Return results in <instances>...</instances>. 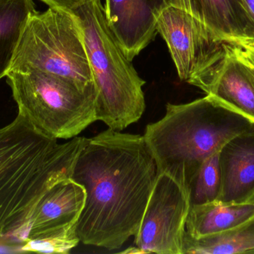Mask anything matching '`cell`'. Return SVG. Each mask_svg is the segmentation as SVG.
<instances>
[{"instance_id":"obj_1","label":"cell","mask_w":254,"mask_h":254,"mask_svg":"<svg viewBox=\"0 0 254 254\" xmlns=\"http://www.w3.org/2000/svg\"><path fill=\"white\" fill-rule=\"evenodd\" d=\"M158 174L143 136L109 128L86 138L71 175L86 193L80 243L116 250L134 237Z\"/></svg>"},{"instance_id":"obj_2","label":"cell","mask_w":254,"mask_h":254,"mask_svg":"<svg viewBox=\"0 0 254 254\" xmlns=\"http://www.w3.org/2000/svg\"><path fill=\"white\" fill-rule=\"evenodd\" d=\"M86 140L58 143L19 114L0 128V243L22 244L36 206L52 186L71 177Z\"/></svg>"},{"instance_id":"obj_3","label":"cell","mask_w":254,"mask_h":254,"mask_svg":"<svg viewBox=\"0 0 254 254\" xmlns=\"http://www.w3.org/2000/svg\"><path fill=\"white\" fill-rule=\"evenodd\" d=\"M254 121L210 95L185 104L168 103L158 122L146 125L145 142L158 174L173 177L188 193L203 163Z\"/></svg>"},{"instance_id":"obj_4","label":"cell","mask_w":254,"mask_h":254,"mask_svg":"<svg viewBox=\"0 0 254 254\" xmlns=\"http://www.w3.org/2000/svg\"><path fill=\"white\" fill-rule=\"evenodd\" d=\"M73 13L81 26L96 89L97 121L110 129L123 131L144 113L146 82L112 32L101 0H92Z\"/></svg>"},{"instance_id":"obj_5","label":"cell","mask_w":254,"mask_h":254,"mask_svg":"<svg viewBox=\"0 0 254 254\" xmlns=\"http://www.w3.org/2000/svg\"><path fill=\"white\" fill-rule=\"evenodd\" d=\"M5 78L18 114L51 138L71 140L97 121L94 83L31 67L9 70Z\"/></svg>"},{"instance_id":"obj_6","label":"cell","mask_w":254,"mask_h":254,"mask_svg":"<svg viewBox=\"0 0 254 254\" xmlns=\"http://www.w3.org/2000/svg\"><path fill=\"white\" fill-rule=\"evenodd\" d=\"M27 67L83 85L93 83L83 31L74 13L49 7L30 16L10 70Z\"/></svg>"},{"instance_id":"obj_7","label":"cell","mask_w":254,"mask_h":254,"mask_svg":"<svg viewBox=\"0 0 254 254\" xmlns=\"http://www.w3.org/2000/svg\"><path fill=\"white\" fill-rule=\"evenodd\" d=\"M157 31L181 80L193 86L223 58L228 46L199 19L172 6L158 13Z\"/></svg>"},{"instance_id":"obj_8","label":"cell","mask_w":254,"mask_h":254,"mask_svg":"<svg viewBox=\"0 0 254 254\" xmlns=\"http://www.w3.org/2000/svg\"><path fill=\"white\" fill-rule=\"evenodd\" d=\"M189 193L168 174H158L134 245L143 254H183Z\"/></svg>"},{"instance_id":"obj_9","label":"cell","mask_w":254,"mask_h":254,"mask_svg":"<svg viewBox=\"0 0 254 254\" xmlns=\"http://www.w3.org/2000/svg\"><path fill=\"white\" fill-rule=\"evenodd\" d=\"M107 23L124 53L132 61L155 38L163 0H105Z\"/></svg>"},{"instance_id":"obj_10","label":"cell","mask_w":254,"mask_h":254,"mask_svg":"<svg viewBox=\"0 0 254 254\" xmlns=\"http://www.w3.org/2000/svg\"><path fill=\"white\" fill-rule=\"evenodd\" d=\"M85 198L83 186L71 177L57 183L34 208L25 228L22 244L76 227Z\"/></svg>"},{"instance_id":"obj_11","label":"cell","mask_w":254,"mask_h":254,"mask_svg":"<svg viewBox=\"0 0 254 254\" xmlns=\"http://www.w3.org/2000/svg\"><path fill=\"white\" fill-rule=\"evenodd\" d=\"M195 86L254 122V80L231 46Z\"/></svg>"},{"instance_id":"obj_12","label":"cell","mask_w":254,"mask_h":254,"mask_svg":"<svg viewBox=\"0 0 254 254\" xmlns=\"http://www.w3.org/2000/svg\"><path fill=\"white\" fill-rule=\"evenodd\" d=\"M222 191L217 201H254V125L223 145L219 152Z\"/></svg>"},{"instance_id":"obj_13","label":"cell","mask_w":254,"mask_h":254,"mask_svg":"<svg viewBox=\"0 0 254 254\" xmlns=\"http://www.w3.org/2000/svg\"><path fill=\"white\" fill-rule=\"evenodd\" d=\"M208 26L222 41L240 46L252 40L250 25L238 0H163Z\"/></svg>"},{"instance_id":"obj_14","label":"cell","mask_w":254,"mask_h":254,"mask_svg":"<svg viewBox=\"0 0 254 254\" xmlns=\"http://www.w3.org/2000/svg\"><path fill=\"white\" fill-rule=\"evenodd\" d=\"M254 219V201L242 204L220 201L190 206L185 230L198 239L234 229Z\"/></svg>"},{"instance_id":"obj_15","label":"cell","mask_w":254,"mask_h":254,"mask_svg":"<svg viewBox=\"0 0 254 254\" xmlns=\"http://www.w3.org/2000/svg\"><path fill=\"white\" fill-rule=\"evenodd\" d=\"M36 11L33 0H0V80L10 70L24 27Z\"/></svg>"},{"instance_id":"obj_16","label":"cell","mask_w":254,"mask_h":254,"mask_svg":"<svg viewBox=\"0 0 254 254\" xmlns=\"http://www.w3.org/2000/svg\"><path fill=\"white\" fill-rule=\"evenodd\" d=\"M183 254H254V219L241 226L195 239L185 233Z\"/></svg>"},{"instance_id":"obj_17","label":"cell","mask_w":254,"mask_h":254,"mask_svg":"<svg viewBox=\"0 0 254 254\" xmlns=\"http://www.w3.org/2000/svg\"><path fill=\"white\" fill-rule=\"evenodd\" d=\"M219 152L203 163L194 177L189 188L190 206L208 204L219 199L222 191Z\"/></svg>"},{"instance_id":"obj_18","label":"cell","mask_w":254,"mask_h":254,"mask_svg":"<svg viewBox=\"0 0 254 254\" xmlns=\"http://www.w3.org/2000/svg\"><path fill=\"white\" fill-rule=\"evenodd\" d=\"M80 243L74 227L53 235L25 241L21 245L20 250L37 253L68 254Z\"/></svg>"},{"instance_id":"obj_19","label":"cell","mask_w":254,"mask_h":254,"mask_svg":"<svg viewBox=\"0 0 254 254\" xmlns=\"http://www.w3.org/2000/svg\"><path fill=\"white\" fill-rule=\"evenodd\" d=\"M50 7L73 13L74 10L87 4L92 0H40Z\"/></svg>"},{"instance_id":"obj_20","label":"cell","mask_w":254,"mask_h":254,"mask_svg":"<svg viewBox=\"0 0 254 254\" xmlns=\"http://www.w3.org/2000/svg\"><path fill=\"white\" fill-rule=\"evenodd\" d=\"M234 53L254 67V42L247 41L240 46H231Z\"/></svg>"},{"instance_id":"obj_21","label":"cell","mask_w":254,"mask_h":254,"mask_svg":"<svg viewBox=\"0 0 254 254\" xmlns=\"http://www.w3.org/2000/svg\"><path fill=\"white\" fill-rule=\"evenodd\" d=\"M250 25L252 40L254 42V0H238Z\"/></svg>"},{"instance_id":"obj_22","label":"cell","mask_w":254,"mask_h":254,"mask_svg":"<svg viewBox=\"0 0 254 254\" xmlns=\"http://www.w3.org/2000/svg\"><path fill=\"white\" fill-rule=\"evenodd\" d=\"M234 52V51H233ZM235 54V53H234ZM236 55V54H235ZM236 56L237 57V58H239V59L240 60V61H242V62L243 63V64L246 65V67H247L248 70H249V71L250 72L251 75H252V77H253L254 80V67L253 66L251 65V64H249V63L246 62V61H245L244 60L242 59V58H240V57L237 56V55H236Z\"/></svg>"},{"instance_id":"obj_23","label":"cell","mask_w":254,"mask_h":254,"mask_svg":"<svg viewBox=\"0 0 254 254\" xmlns=\"http://www.w3.org/2000/svg\"><path fill=\"white\" fill-rule=\"evenodd\" d=\"M124 254H143L142 253L141 251L138 249V248H129V249H127V250L125 251V252H122Z\"/></svg>"}]
</instances>
